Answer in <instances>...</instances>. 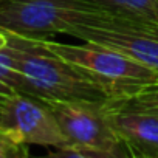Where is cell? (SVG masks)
I'll list each match as a JSON object with an SVG mask.
<instances>
[{"instance_id":"obj_2","label":"cell","mask_w":158,"mask_h":158,"mask_svg":"<svg viewBox=\"0 0 158 158\" xmlns=\"http://www.w3.org/2000/svg\"><path fill=\"white\" fill-rule=\"evenodd\" d=\"M45 48L56 56L82 68L110 93V99L126 98L138 89L158 81V71L109 47L84 42L71 45L39 37Z\"/></svg>"},{"instance_id":"obj_5","label":"cell","mask_w":158,"mask_h":158,"mask_svg":"<svg viewBox=\"0 0 158 158\" xmlns=\"http://www.w3.org/2000/svg\"><path fill=\"white\" fill-rule=\"evenodd\" d=\"M0 124L28 146L60 149L68 144L51 109L31 95L20 92L5 95L0 106Z\"/></svg>"},{"instance_id":"obj_12","label":"cell","mask_w":158,"mask_h":158,"mask_svg":"<svg viewBox=\"0 0 158 158\" xmlns=\"http://www.w3.org/2000/svg\"><path fill=\"white\" fill-rule=\"evenodd\" d=\"M6 42H8V34L0 30V48H2L3 45H6Z\"/></svg>"},{"instance_id":"obj_4","label":"cell","mask_w":158,"mask_h":158,"mask_svg":"<svg viewBox=\"0 0 158 158\" xmlns=\"http://www.w3.org/2000/svg\"><path fill=\"white\" fill-rule=\"evenodd\" d=\"M51 109L68 143L102 149L113 158L130 156L112 129L107 116V102L42 99Z\"/></svg>"},{"instance_id":"obj_7","label":"cell","mask_w":158,"mask_h":158,"mask_svg":"<svg viewBox=\"0 0 158 158\" xmlns=\"http://www.w3.org/2000/svg\"><path fill=\"white\" fill-rule=\"evenodd\" d=\"M82 42L99 44L158 71V36L136 34L101 25H74L67 33Z\"/></svg>"},{"instance_id":"obj_15","label":"cell","mask_w":158,"mask_h":158,"mask_svg":"<svg viewBox=\"0 0 158 158\" xmlns=\"http://www.w3.org/2000/svg\"><path fill=\"white\" fill-rule=\"evenodd\" d=\"M156 2H158V0H156Z\"/></svg>"},{"instance_id":"obj_9","label":"cell","mask_w":158,"mask_h":158,"mask_svg":"<svg viewBox=\"0 0 158 158\" xmlns=\"http://www.w3.org/2000/svg\"><path fill=\"white\" fill-rule=\"evenodd\" d=\"M104 11L116 16L141 17L158 22V2L156 0H90Z\"/></svg>"},{"instance_id":"obj_3","label":"cell","mask_w":158,"mask_h":158,"mask_svg":"<svg viewBox=\"0 0 158 158\" xmlns=\"http://www.w3.org/2000/svg\"><path fill=\"white\" fill-rule=\"evenodd\" d=\"M110 14L90 0H3L0 30L27 37L67 34L74 25H95Z\"/></svg>"},{"instance_id":"obj_14","label":"cell","mask_w":158,"mask_h":158,"mask_svg":"<svg viewBox=\"0 0 158 158\" xmlns=\"http://www.w3.org/2000/svg\"><path fill=\"white\" fill-rule=\"evenodd\" d=\"M0 2H3V0H0Z\"/></svg>"},{"instance_id":"obj_1","label":"cell","mask_w":158,"mask_h":158,"mask_svg":"<svg viewBox=\"0 0 158 158\" xmlns=\"http://www.w3.org/2000/svg\"><path fill=\"white\" fill-rule=\"evenodd\" d=\"M19 36L20 53L17 68L20 74V93L39 99L96 101L107 102L110 93L74 64L56 56L44 47L39 37Z\"/></svg>"},{"instance_id":"obj_11","label":"cell","mask_w":158,"mask_h":158,"mask_svg":"<svg viewBox=\"0 0 158 158\" xmlns=\"http://www.w3.org/2000/svg\"><path fill=\"white\" fill-rule=\"evenodd\" d=\"M28 144L19 141L11 130L0 124V158H23L28 156Z\"/></svg>"},{"instance_id":"obj_13","label":"cell","mask_w":158,"mask_h":158,"mask_svg":"<svg viewBox=\"0 0 158 158\" xmlns=\"http://www.w3.org/2000/svg\"><path fill=\"white\" fill-rule=\"evenodd\" d=\"M3 96H5L3 93H0V106H2V99H3Z\"/></svg>"},{"instance_id":"obj_10","label":"cell","mask_w":158,"mask_h":158,"mask_svg":"<svg viewBox=\"0 0 158 158\" xmlns=\"http://www.w3.org/2000/svg\"><path fill=\"white\" fill-rule=\"evenodd\" d=\"M109 101H116V102H121V104H126V106H132V107L158 110V81L138 89L136 92L130 93L126 98L109 99Z\"/></svg>"},{"instance_id":"obj_6","label":"cell","mask_w":158,"mask_h":158,"mask_svg":"<svg viewBox=\"0 0 158 158\" xmlns=\"http://www.w3.org/2000/svg\"><path fill=\"white\" fill-rule=\"evenodd\" d=\"M107 116L130 156L158 158V110L107 101Z\"/></svg>"},{"instance_id":"obj_8","label":"cell","mask_w":158,"mask_h":158,"mask_svg":"<svg viewBox=\"0 0 158 158\" xmlns=\"http://www.w3.org/2000/svg\"><path fill=\"white\" fill-rule=\"evenodd\" d=\"M6 33V31H5ZM8 42L0 48V93L10 95L22 90L20 74L17 68L20 42L19 36L14 33H6Z\"/></svg>"}]
</instances>
